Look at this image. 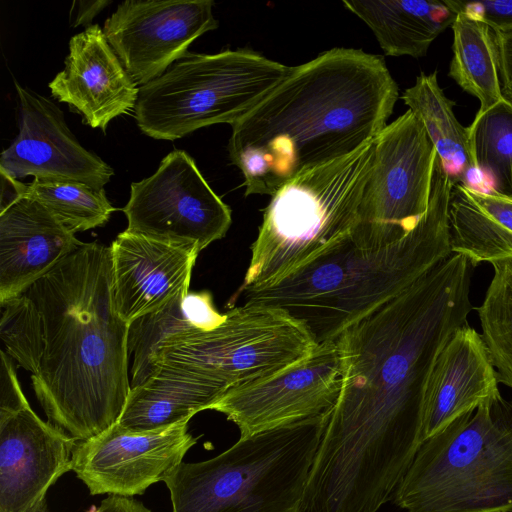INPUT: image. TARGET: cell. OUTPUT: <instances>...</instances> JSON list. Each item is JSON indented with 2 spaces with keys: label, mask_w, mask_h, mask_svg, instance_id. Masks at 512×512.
Listing matches in <instances>:
<instances>
[{
  "label": "cell",
  "mask_w": 512,
  "mask_h": 512,
  "mask_svg": "<svg viewBox=\"0 0 512 512\" xmlns=\"http://www.w3.org/2000/svg\"><path fill=\"white\" fill-rule=\"evenodd\" d=\"M473 268L452 253L335 340L341 391L310 471L326 496L363 509L392 499L422 444L436 358L472 310Z\"/></svg>",
  "instance_id": "cell-1"
},
{
  "label": "cell",
  "mask_w": 512,
  "mask_h": 512,
  "mask_svg": "<svg viewBox=\"0 0 512 512\" xmlns=\"http://www.w3.org/2000/svg\"><path fill=\"white\" fill-rule=\"evenodd\" d=\"M1 308L7 354L31 372L50 423L85 441L118 422L131 389L129 324L115 307L110 246L83 242Z\"/></svg>",
  "instance_id": "cell-2"
},
{
  "label": "cell",
  "mask_w": 512,
  "mask_h": 512,
  "mask_svg": "<svg viewBox=\"0 0 512 512\" xmlns=\"http://www.w3.org/2000/svg\"><path fill=\"white\" fill-rule=\"evenodd\" d=\"M397 99L398 86L379 55L333 48L291 67L231 125L228 152L243 175L245 196H272L297 176L373 141Z\"/></svg>",
  "instance_id": "cell-3"
},
{
  "label": "cell",
  "mask_w": 512,
  "mask_h": 512,
  "mask_svg": "<svg viewBox=\"0 0 512 512\" xmlns=\"http://www.w3.org/2000/svg\"><path fill=\"white\" fill-rule=\"evenodd\" d=\"M453 186L437 156L428 209L405 237L387 246L368 247L349 234L283 280L243 291L245 303L285 311L306 326L317 344L335 341L350 325L452 254Z\"/></svg>",
  "instance_id": "cell-4"
},
{
  "label": "cell",
  "mask_w": 512,
  "mask_h": 512,
  "mask_svg": "<svg viewBox=\"0 0 512 512\" xmlns=\"http://www.w3.org/2000/svg\"><path fill=\"white\" fill-rule=\"evenodd\" d=\"M330 413L240 439L165 479L172 512H302L310 470Z\"/></svg>",
  "instance_id": "cell-5"
},
{
  "label": "cell",
  "mask_w": 512,
  "mask_h": 512,
  "mask_svg": "<svg viewBox=\"0 0 512 512\" xmlns=\"http://www.w3.org/2000/svg\"><path fill=\"white\" fill-rule=\"evenodd\" d=\"M392 500L406 512L512 511V401L498 392L422 442Z\"/></svg>",
  "instance_id": "cell-6"
},
{
  "label": "cell",
  "mask_w": 512,
  "mask_h": 512,
  "mask_svg": "<svg viewBox=\"0 0 512 512\" xmlns=\"http://www.w3.org/2000/svg\"><path fill=\"white\" fill-rule=\"evenodd\" d=\"M375 143L297 176L272 195L237 295L283 280L352 232Z\"/></svg>",
  "instance_id": "cell-7"
},
{
  "label": "cell",
  "mask_w": 512,
  "mask_h": 512,
  "mask_svg": "<svg viewBox=\"0 0 512 512\" xmlns=\"http://www.w3.org/2000/svg\"><path fill=\"white\" fill-rule=\"evenodd\" d=\"M291 67L249 49L189 54L139 89V129L176 140L197 129L234 124L290 72Z\"/></svg>",
  "instance_id": "cell-8"
},
{
  "label": "cell",
  "mask_w": 512,
  "mask_h": 512,
  "mask_svg": "<svg viewBox=\"0 0 512 512\" xmlns=\"http://www.w3.org/2000/svg\"><path fill=\"white\" fill-rule=\"evenodd\" d=\"M316 346L306 326L285 311L245 303L228 310L214 329L168 339L157 353L155 371L167 368L228 390L280 372Z\"/></svg>",
  "instance_id": "cell-9"
},
{
  "label": "cell",
  "mask_w": 512,
  "mask_h": 512,
  "mask_svg": "<svg viewBox=\"0 0 512 512\" xmlns=\"http://www.w3.org/2000/svg\"><path fill=\"white\" fill-rule=\"evenodd\" d=\"M436 157L423 123L412 111L383 129L350 233L358 244L387 246L416 227L429 206Z\"/></svg>",
  "instance_id": "cell-10"
},
{
  "label": "cell",
  "mask_w": 512,
  "mask_h": 512,
  "mask_svg": "<svg viewBox=\"0 0 512 512\" xmlns=\"http://www.w3.org/2000/svg\"><path fill=\"white\" fill-rule=\"evenodd\" d=\"M126 231L201 252L223 238L231 209L184 150L166 155L151 176L133 182L122 209Z\"/></svg>",
  "instance_id": "cell-11"
},
{
  "label": "cell",
  "mask_w": 512,
  "mask_h": 512,
  "mask_svg": "<svg viewBox=\"0 0 512 512\" xmlns=\"http://www.w3.org/2000/svg\"><path fill=\"white\" fill-rule=\"evenodd\" d=\"M341 385L340 350L326 341L280 372L229 388L209 410L224 414L246 437L330 413Z\"/></svg>",
  "instance_id": "cell-12"
},
{
  "label": "cell",
  "mask_w": 512,
  "mask_h": 512,
  "mask_svg": "<svg viewBox=\"0 0 512 512\" xmlns=\"http://www.w3.org/2000/svg\"><path fill=\"white\" fill-rule=\"evenodd\" d=\"M213 6L212 0H126L105 20L103 32L132 80L143 86L218 27Z\"/></svg>",
  "instance_id": "cell-13"
},
{
  "label": "cell",
  "mask_w": 512,
  "mask_h": 512,
  "mask_svg": "<svg viewBox=\"0 0 512 512\" xmlns=\"http://www.w3.org/2000/svg\"><path fill=\"white\" fill-rule=\"evenodd\" d=\"M188 422L135 431L115 423L100 434L77 441L72 470L91 495L133 497L165 481L197 442Z\"/></svg>",
  "instance_id": "cell-14"
},
{
  "label": "cell",
  "mask_w": 512,
  "mask_h": 512,
  "mask_svg": "<svg viewBox=\"0 0 512 512\" xmlns=\"http://www.w3.org/2000/svg\"><path fill=\"white\" fill-rule=\"evenodd\" d=\"M19 133L0 156V170L19 180L28 176L72 180L103 189L114 175L110 165L85 149L51 100L15 82Z\"/></svg>",
  "instance_id": "cell-15"
},
{
  "label": "cell",
  "mask_w": 512,
  "mask_h": 512,
  "mask_svg": "<svg viewBox=\"0 0 512 512\" xmlns=\"http://www.w3.org/2000/svg\"><path fill=\"white\" fill-rule=\"evenodd\" d=\"M77 441L27 406L0 413V512H37Z\"/></svg>",
  "instance_id": "cell-16"
},
{
  "label": "cell",
  "mask_w": 512,
  "mask_h": 512,
  "mask_svg": "<svg viewBox=\"0 0 512 512\" xmlns=\"http://www.w3.org/2000/svg\"><path fill=\"white\" fill-rule=\"evenodd\" d=\"M52 96L105 132L114 118L135 108L139 89L98 24L69 41L65 67L49 83Z\"/></svg>",
  "instance_id": "cell-17"
},
{
  "label": "cell",
  "mask_w": 512,
  "mask_h": 512,
  "mask_svg": "<svg viewBox=\"0 0 512 512\" xmlns=\"http://www.w3.org/2000/svg\"><path fill=\"white\" fill-rule=\"evenodd\" d=\"M110 250L115 307L128 324L188 288L200 253L126 230L117 235Z\"/></svg>",
  "instance_id": "cell-18"
},
{
  "label": "cell",
  "mask_w": 512,
  "mask_h": 512,
  "mask_svg": "<svg viewBox=\"0 0 512 512\" xmlns=\"http://www.w3.org/2000/svg\"><path fill=\"white\" fill-rule=\"evenodd\" d=\"M499 378L481 334L468 323L448 339L429 376L422 442L499 392Z\"/></svg>",
  "instance_id": "cell-19"
},
{
  "label": "cell",
  "mask_w": 512,
  "mask_h": 512,
  "mask_svg": "<svg viewBox=\"0 0 512 512\" xmlns=\"http://www.w3.org/2000/svg\"><path fill=\"white\" fill-rule=\"evenodd\" d=\"M82 243L34 199L22 197L0 211V304L21 295Z\"/></svg>",
  "instance_id": "cell-20"
},
{
  "label": "cell",
  "mask_w": 512,
  "mask_h": 512,
  "mask_svg": "<svg viewBox=\"0 0 512 512\" xmlns=\"http://www.w3.org/2000/svg\"><path fill=\"white\" fill-rule=\"evenodd\" d=\"M449 221L451 252L473 267L512 260V197L456 183Z\"/></svg>",
  "instance_id": "cell-21"
},
{
  "label": "cell",
  "mask_w": 512,
  "mask_h": 512,
  "mask_svg": "<svg viewBox=\"0 0 512 512\" xmlns=\"http://www.w3.org/2000/svg\"><path fill=\"white\" fill-rule=\"evenodd\" d=\"M226 391L209 380L159 367L130 389L117 423L135 431L164 429L210 409Z\"/></svg>",
  "instance_id": "cell-22"
},
{
  "label": "cell",
  "mask_w": 512,
  "mask_h": 512,
  "mask_svg": "<svg viewBox=\"0 0 512 512\" xmlns=\"http://www.w3.org/2000/svg\"><path fill=\"white\" fill-rule=\"evenodd\" d=\"M342 4L372 30L389 56H425L456 18L444 0H345Z\"/></svg>",
  "instance_id": "cell-23"
},
{
  "label": "cell",
  "mask_w": 512,
  "mask_h": 512,
  "mask_svg": "<svg viewBox=\"0 0 512 512\" xmlns=\"http://www.w3.org/2000/svg\"><path fill=\"white\" fill-rule=\"evenodd\" d=\"M402 100L423 123L444 170L454 184L477 189L480 172L473 155L468 128L461 125L438 83L437 71L421 73Z\"/></svg>",
  "instance_id": "cell-24"
},
{
  "label": "cell",
  "mask_w": 512,
  "mask_h": 512,
  "mask_svg": "<svg viewBox=\"0 0 512 512\" xmlns=\"http://www.w3.org/2000/svg\"><path fill=\"white\" fill-rule=\"evenodd\" d=\"M453 56L448 75L480 102L484 111L504 98L499 77L498 49L492 29L481 20L456 13Z\"/></svg>",
  "instance_id": "cell-25"
},
{
  "label": "cell",
  "mask_w": 512,
  "mask_h": 512,
  "mask_svg": "<svg viewBox=\"0 0 512 512\" xmlns=\"http://www.w3.org/2000/svg\"><path fill=\"white\" fill-rule=\"evenodd\" d=\"M468 128L477 168L488 190L512 197V102L501 99L477 112Z\"/></svg>",
  "instance_id": "cell-26"
},
{
  "label": "cell",
  "mask_w": 512,
  "mask_h": 512,
  "mask_svg": "<svg viewBox=\"0 0 512 512\" xmlns=\"http://www.w3.org/2000/svg\"><path fill=\"white\" fill-rule=\"evenodd\" d=\"M23 197L36 200L73 233L104 226L116 211L105 189L52 178H34Z\"/></svg>",
  "instance_id": "cell-27"
},
{
  "label": "cell",
  "mask_w": 512,
  "mask_h": 512,
  "mask_svg": "<svg viewBox=\"0 0 512 512\" xmlns=\"http://www.w3.org/2000/svg\"><path fill=\"white\" fill-rule=\"evenodd\" d=\"M189 287L179 292L160 309L143 315L128 326V354L133 357L131 388L144 383L154 372L157 353L168 339L198 331L191 318L185 296Z\"/></svg>",
  "instance_id": "cell-28"
},
{
  "label": "cell",
  "mask_w": 512,
  "mask_h": 512,
  "mask_svg": "<svg viewBox=\"0 0 512 512\" xmlns=\"http://www.w3.org/2000/svg\"><path fill=\"white\" fill-rule=\"evenodd\" d=\"M491 265L492 279L477 312L499 382L512 389V260Z\"/></svg>",
  "instance_id": "cell-29"
},
{
  "label": "cell",
  "mask_w": 512,
  "mask_h": 512,
  "mask_svg": "<svg viewBox=\"0 0 512 512\" xmlns=\"http://www.w3.org/2000/svg\"><path fill=\"white\" fill-rule=\"evenodd\" d=\"M455 13L462 12L486 23L493 31L512 30V0H444Z\"/></svg>",
  "instance_id": "cell-30"
},
{
  "label": "cell",
  "mask_w": 512,
  "mask_h": 512,
  "mask_svg": "<svg viewBox=\"0 0 512 512\" xmlns=\"http://www.w3.org/2000/svg\"><path fill=\"white\" fill-rule=\"evenodd\" d=\"M0 359V413L29 406L10 357L2 350Z\"/></svg>",
  "instance_id": "cell-31"
},
{
  "label": "cell",
  "mask_w": 512,
  "mask_h": 512,
  "mask_svg": "<svg viewBox=\"0 0 512 512\" xmlns=\"http://www.w3.org/2000/svg\"><path fill=\"white\" fill-rule=\"evenodd\" d=\"M493 33L498 49L502 93L512 102V30L493 31Z\"/></svg>",
  "instance_id": "cell-32"
},
{
  "label": "cell",
  "mask_w": 512,
  "mask_h": 512,
  "mask_svg": "<svg viewBox=\"0 0 512 512\" xmlns=\"http://www.w3.org/2000/svg\"><path fill=\"white\" fill-rule=\"evenodd\" d=\"M87 512H152L133 497L109 495L99 506H93Z\"/></svg>",
  "instance_id": "cell-33"
},
{
  "label": "cell",
  "mask_w": 512,
  "mask_h": 512,
  "mask_svg": "<svg viewBox=\"0 0 512 512\" xmlns=\"http://www.w3.org/2000/svg\"><path fill=\"white\" fill-rule=\"evenodd\" d=\"M77 8L76 9L75 19L71 24L73 27H77L79 25L85 26L86 28L92 26L93 18L98 15L106 6L110 5L112 1L110 0H97V1H74Z\"/></svg>",
  "instance_id": "cell-34"
},
{
  "label": "cell",
  "mask_w": 512,
  "mask_h": 512,
  "mask_svg": "<svg viewBox=\"0 0 512 512\" xmlns=\"http://www.w3.org/2000/svg\"><path fill=\"white\" fill-rule=\"evenodd\" d=\"M1 197L0 211H3L25 194L27 184L20 182L0 170Z\"/></svg>",
  "instance_id": "cell-35"
},
{
  "label": "cell",
  "mask_w": 512,
  "mask_h": 512,
  "mask_svg": "<svg viewBox=\"0 0 512 512\" xmlns=\"http://www.w3.org/2000/svg\"><path fill=\"white\" fill-rule=\"evenodd\" d=\"M37 512H51L48 508L47 501L40 507V509Z\"/></svg>",
  "instance_id": "cell-36"
},
{
  "label": "cell",
  "mask_w": 512,
  "mask_h": 512,
  "mask_svg": "<svg viewBox=\"0 0 512 512\" xmlns=\"http://www.w3.org/2000/svg\"><path fill=\"white\" fill-rule=\"evenodd\" d=\"M506 512H512V511H506Z\"/></svg>",
  "instance_id": "cell-37"
}]
</instances>
